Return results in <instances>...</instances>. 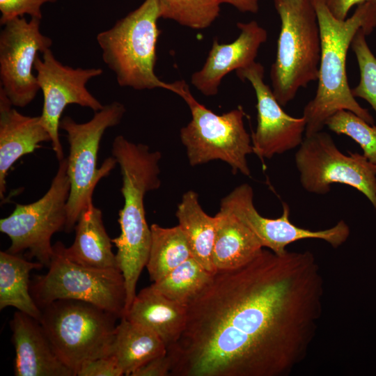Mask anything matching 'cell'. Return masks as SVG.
Instances as JSON below:
<instances>
[{
    "mask_svg": "<svg viewBox=\"0 0 376 376\" xmlns=\"http://www.w3.org/2000/svg\"><path fill=\"white\" fill-rule=\"evenodd\" d=\"M311 1L320 26L321 55L316 93L303 111L305 136L322 131L327 119L340 110L350 111L373 125L374 119L368 110L352 94L346 58L357 31L363 29L369 35L376 27V3L359 4L350 18L340 20L331 13L324 0Z\"/></svg>",
    "mask_w": 376,
    "mask_h": 376,
    "instance_id": "2",
    "label": "cell"
},
{
    "mask_svg": "<svg viewBox=\"0 0 376 376\" xmlns=\"http://www.w3.org/2000/svg\"><path fill=\"white\" fill-rule=\"evenodd\" d=\"M240 33L228 44L212 42L207 59L200 70L192 74L191 82L202 94H217L222 79L230 72L244 68L256 62L261 45L267 39V31L256 21L238 22Z\"/></svg>",
    "mask_w": 376,
    "mask_h": 376,
    "instance_id": "15",
    "label": "cell"
},
{
    "mask_svg": "<svg viewBox=\"0 0 376 376\" xmlns=\"http://www.w3.org/2000/svg\"><path fill=\"white\" fill-rule=\"evenodd\" d=\"M295 162L306 191L324 195L332 184L346 185L363 194L376 210V164L363 154L343 153L328 133L322 130L305 136Z\"/></svg>",
    "mask_w": 376,
    "mask_h": 376,
    "instance_id": "10",
    "label": "cell"
},
{
    "mask_svg": "<svg viewBox=\"0 0 376 376\" xmlns=\"http://www.w3.org/2000/svg\"><path fill=\"white\" fill-rule=\"evenodd\" d=\"M151 246L146 269L155 282L191 257L190 247L180 227H162L152 224Z\"/></svg>",
    "mask_w": 376,
    "mask_h": 376,
    "instance_id": "24",
    "label": "cell"
},
{
    "mask_svg": "<svg viewBox=\"0 0 376 376\" xmlns=\"http://www.w3.org/2000/svg\"><path fill=\"white\" fill-rule=\"evenodd\" d=\"M212 274L191 257L150 285L170 300L187 306L207 284Z\"/></svg>",
    "mask_w": 376,
    "mask_h": 376,
    "instance_id": "25",
    "label": "cell"
},
{
    "mask_svg": "<svg viewBox=\"0 0 376 376\" xmlns=\"http://www.w3.org/2000/svg\"><path fill=\"white\" fill-rule=\"evenodd\" d=\"M40 20L16 17L0 33V89L15 107L27 106L40 91L33 73L35 61L53 42L41 33Z\"/></svg>",
    "mask_w": 376,
    "mask_h": 376,
    "instance_id": "11",
    "label": "cell"
},
{
    "mask_svg": "<svg viewBox=\"0 0 376 376\" xmlns=\"http://www.w3.org/2000/svg\"><path fill=\"white\" fill-rule=\"evenodd\" d=\"M67 169L68 159L64 157L42 197L29 204H16L10 215L0 219V231L11 241L8 252L19 254L27 251L29 257L49 267L54 254L52 237L65 230L67 221L70 190Z\"/></svg>",
    "mask_w": 376,
    "mask_h": 376,
    "instance_id": "9",
    "label": "cell"
},
{
    "mask_svg": "<svg viewBox=\"0 0 376 376\" xmlns=\"http://www.w3.org/2000/svg\"><path fill=\"white\" fill-rule=\"evenodd\" d=\"M0 89V198H4L6 177L11 166L24 155L32 153L40 143L51 142L40 116H25L13 108Z\"/></svg>",
    "mask_w": 376,
    "mask_h": 376,
    "instance_id": "17",
    "label": "cell"
},
{
    "mask_svg": "<svg viewBox=\"0 0 376 376\" xmlns=\"http://www.w3.org/2000/svg\"><path fill=\"white\" fill-rule=\"evenodd\" d=\"M325 126L337 134L350 137L359 145L363 155L376 164V126L374 124L367 123L350 111L340 110L327 119Z\"/></svg>",
    "mask_w": 376,
    "mask_h": 376,
    "instance_id": "27",
    "label": "cell"
},
{
    "mask_svg": "<svg viewBox=\"0 0 376 376\" xmlns=\"http://www.w3.org/2000/svg\"><path fill=\"white\" fill-rule=\"evenodd\" d=\"M367 33L360 29L354 37L351 47L359 65L360 80L351 88L354 97L368 102L376 113V57L371 52L366 39Z\"/></svg>",
    "mask_w": 376,
    "mask_h": 376,
    "instance_id": "28",
    "label": "cell"
},
{
    "mask_svg": "<svg viewBox=\"0 0 376 376\" xmlns=\"http://www.w3.org/2000/svg\"><path fill=\"white\" fill-rule=\"evenodd\" d=\"M75 237L70 247L63 244V254L78 264L99 269L118 268L112 241L108 235L100 209L91 201L75 227Z\"/></svg>",
    "mask_w": 376,
    "mask_h": 376,
    "instance_id": "19",
    "label": "cell"
},
{
    "mask_svg": "<svg viewBox=\"0 0 376 376\" xmlns=\"http://www.w3.org/2000/svg\"><path fill=\"white\" fill-rule=\"evenodd\" d=\"M62 245L61 242L53 245L47 272L31 282V293L38 306L42 308L58 299H75L123 318L126 290L119 269L93 268L75 263L63 254Z\"/></svg>",
    "mask_w": 376,
    "mask_h": 376,
    "instance_id": "8",
    "label": "cell"
},
{
    "mask_svg": "<svg viewBox=\"0 0 376 376\" xmlns=\"http://www.w3.org/2000/svg\"><path fill=\"white\" fill-rule=\"evenodd\" d=\"M57 0H0V23L4 25L16 17L29 15L31 18L41 19V8L47 3H55Z\"/></svg>",
    "mask_w": 376,
    "mask_h": 376,
    "instance_id": "29",
    "label": "cell"
},
{
    "mask_svg": "<svg viewBox=\"0 0 376 376\" xmlns=\"http://www.w3.org/2000/svg\"><path fill=\"white\" fill-rule=\"evenodd\" d=\"M281 19L276 56L270 69L273 93L282 106L301 88L318 80L321 39L311 0H274Z\"/></svg>",
    "mask_w": 376,
    "mask_h": 376,
    "instance_id": "4",
    "label": "cell"
},
{
    "mask_svg": "<svg viewBox=\"0 0 376 376\" xmlns=\"http://www.w3.org/2000/svg\"><path fill=\"white\" fill-rule=\"evenodd\" d=\"M159 18L158 1L144 0L112 27L97 35L102 61L115 74L120 86L174 92V82L166 83L155 73Z\"/></svg>",
    "mask_w": 376,
    "mask_h": 376,
    "instance_id": "3",
    "label": "cell"
},
{
    "mask_svg": "<svg viewBox=\"0 0 376 376\" xmlns=\"http://www.w3.org/2000/svg\"><path fill=\"white\" fill-rule=\"evenodd\" d=\"M171 368V360L166 353L150 360L131 376H167L170 375Z\"/></svg>",
    "mask_w": 376,
    "mask_h": 376,
    "instance_id": "31",
    "label": "cell"
},
{
    "mask_svg": "<svg viewBox=\"0 0 376 376\" xmlns=\"http://www.w3.org/2000/svg\"><path fill=\"white\" fill-rule=\"evenodd\" d=\"M212 263L216 271L230 270L246 265L263 249L252 231L233 214L219 210Z\"/></svg>",
    "mask_w": 376,
    "mask_h": 376,
    "instance_id": "20",
    "label": "cell"
},
{
    "mask_svg": "<svg viewBox=\"0 0 376 376\" xmlns=\"http://www.w3.org/2000/svg\"><path fill=\"white\" fill-rule=\"evenodd\" d=\"M39 320L59 359L76 376L81 366L111 356L120 319L93 304L58 299L42 308Z\"/></svg>",
    "mask_w": 376,
    "mask_h": 376,
    "instance_id": "5",
    "label": "cell"
},
{
    "mask_svg": "<svg viewBox=\"0 0 376 376\" xmlns=\"http://www.w3.org/2000/svg\"><path fill=\"white\" fill-rule=\"evenodd\" d=\"M175 84V94L185 100L191 114V120L180 132L189 164L196 166L221 160L230 166L233 173L250 176L246 157L253 151L242 107L218 115L196 101L185 81Z\"/></svg>",
    "mask_w": 376,
    "mask_h": 376,
    "instance_id": "6",
    "label": "cell"
},
{
    "mask_svg": "<svg viewBox=\"0 0 376 376\" xmlns=\"http://www.w3.org/2000/svg\"><path fill=\"white\" fill-rule=\"evenodd\" d=\"M44 267L39 262L27 260L19 254L0 251V309L14 307L40 320L41 309L31 290L30 273Z\"/></svg>",
    "mask_w": 376,
    "mask_h": 376,
    "instance_id": "22",
    "label": "cell"
},
{
    "mask_svg": "<svg viewBox=\"0 0 376 376\" xmlns=\"http://www.w3.org/2000/svg\"><path fill=\"white\" fill-rule=\"evenodd\" d=\"M125 111L123 104L114 101L104 105L86 123H77L68 116L61 119L60 128L66 132L69 144L67 173L70 190L65 227L68 233L75 229L81 212L93 201V191L99 181L118 164L112 156L97 168L98 150L105 131L118 125Z\"/></svg>",
    "mask_w": 376,
    "mask_h": 376,
    "instance_id": "7",
    "label": "cell"
},
{
    "mask_svg": "<svg viewBox=\"0 0 376 376\" xmlns=\"http://www.w3.org/2000/svg\"><path fill=\"white\" fill-rule=\"evenodd\" d=\"M166 353L165 343L155 332L125 318L120 319L111 356L124 375H132L150 360Z\"/></svg>",
    "mask_w": 376,
    "mask_h": 376,
    "instance_id": "21",
    "label": "cell"
},
{
    "mask_svg": "<svg viewBox=\"0 0 376 376\" xmlns=\"http://www.w3.org/2000/svg\"><path fill=\"white\" fill-rule=\"evenodd\" d=\"M162 18L194 29L210 26L220 12L219 0H157Z\"/></svg>",
    "mask_w": 376,
    "mask_h": 376,
    "instance_id": "26",
    "label": "cell"
},
{
    "mask_svg": "<svg viewBox=\"0 0 376 376\" xmlns=\"http://www.w3.org/2000/svg\"><path fill=\"white\" fill-rule=\"evenodd\" d=\"M123 318L152 331L168 347L184 330L187 306L170 300L150 285L136 294Z\"/></svg>",
    "mask_w": 376,
    "mask_h": 376,
    "instance_id": "18",
    "label": "cell"
},
{
    "mask_svg": "<svg viewBox=\"0 0 376 376\" xmlns=\"http://www.w3.org/2000/svg\"><path fill=\"white\" fill-rule=\"evenodd\" d=\"M178 226L188 241L191 257L210 272H215L212 252L217 217L208 215L202 208L198 195L192 190L185 192L177 207Z\"/></svg>",
    "mask_w": 376,
    "mask_h": 376,
    "instance_id": "23",
    "label": "cell"
},
{
    "mask_svg": "<svg viewBox=\"0 0 376 376\" xmlns=\"http://www.w3.org/2000/svg\"><path fill=\"white\" fill-rule=\"evenodd\" d=\"M221 3H228L241 12L257 13L259 0H219Z\"/></svg>",
    "mask_w": 376,
    "mask_h": 376,
    "instance_id": "33",
    "label": "cell"
},
{
    "mask_svg": "<svg viewBox=\"0 0 376 376\" xmlns=\"http://www.w3.org/2000/svg\"><path fill=\"white\" fill-rule=\"evenodd\" d=\"M36 78L43 95L41 121L51 136L52 149L58 162L64 158L58 129L61 115L68 104H75L96 112L104 105L87 89L90 79L102 74L101 68H72L56 59L51 49L38 55L34 64Z\"/></svg>",
    "mask_w": 376,
    "mask_h": 376,
    "instance_id": "12",
    "label": "cell"
},
{
    "mask_svg": "<svg viewBox=\"0 0 376 376\" xmlns=\"http://www.w3.org/2000/svg\"><path fill=\"white\" fill-rule=\"evenodd\" d=\"M124 375L112 356L100 357L84 363L76 376H122Z\"/></svg>",
    "mask_w": 376,
    "mask_h": 376,
    "instance_id": "30",
    "label": "cell"
},
{
    "mask_svg": "<svg viewBox=\"0 0 376 376\" xmlns=\"http://www.w3.org/2000/svg\"><path fill=\"white\" fill-rule=\"evenodd\" d=\"M331 13L338 19H347L350 10L355 5L366 2L376 3V0H324Z\"/></svg>",
    "mask_w": 376,
    "mask_h": 376,
    "instance_id": "32",
    "label": "cell"
},
{
    "mask_svg": "<svg viewBox=\"0 0 376 376\" xmlns=\"http://www.w3.org/2000/svg\"><path fill=\"white\" fill-rule=\"evenodd\" d=\"M324 292L309 251L263 249L245 265L214 272L167 347L170 375H290L316 335Z\"/></svg>",
    "mask_w": 376,
    "mask_h": 376,
    "instance_id": "1",
    "label": "cell"
},
{
    "mask_svg": "<svg viewBox=\"0 0 376 376\" xmlns=\"http://www.w3.org/2000/svg\"><path fill=\"white\" fill-rule=\"evenodd\" d=\"M236 74L251 84L256 96L257 127L251 136L253 153L263 160L299 147L305 136V119L285 112L264 81L263 65L254 62Z\"/></svg>",
    "mask_w": 376,
    "mask_h": 376,
    "instance_id": "14",
    "label": "cell"
},
{
    "mask_svg": "<svg viewBox=\"0 0 376 376\" xmlns=\"http://www.w3.org/2000/svg\"><path fill=\"white\" fill-rule=\"evenodd\" d=\"M282 207V214L278 218L262 216L253 204L252 187L242 184L221 199L219 210L235 216L252 231L263 248L278 255L285 253L288 245L299 240L317 239L338 248L350 237V228L343 220L329 228L312 230L293 224L290 219L289 205L283 203Z\"/></svg>",
    "mask_w": 376,
    "mask_h": 376,
    "instance_id": "13",
    "label": "cell"
},
{
    "mask_svg": "<svg viewBox=\"0 0 376 376\" xmlns=\"http://www.w3.org/2000/svg\"><path fill=\"white\" fill-rule=\"evenodd\" d=\"M16 376H75L55 353L40 322L19 311L10 322Z\"/></svg>",
    "mask_w": 376,
    "mask_h": 376,
    "instance_id": "16",
    "label": "cell"
}]
</instances>
